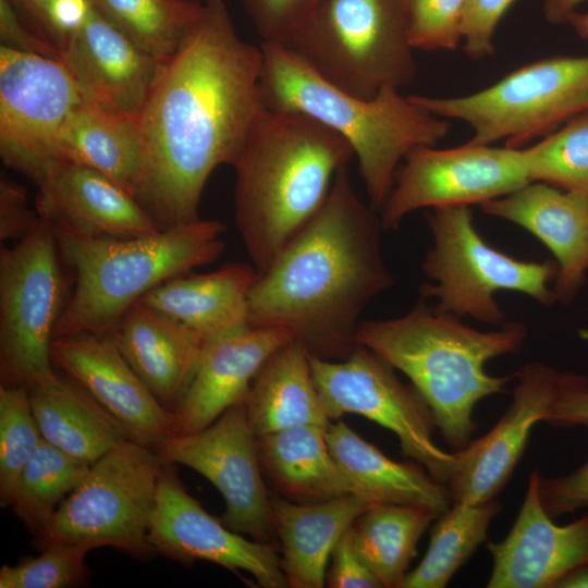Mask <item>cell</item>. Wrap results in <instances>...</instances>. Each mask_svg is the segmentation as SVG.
Here are the masks:
<instances>
[{"instance_id": "9", "label": "cell", "mask_w": 588, "mask_h": 588, "mask_svg": "<svg viewBox=\"0 0 588 588\" xmlns=\"http://www.w3.org/2000/svg\"><path fill=\"white\" fill-rule=\"evenodd\" d=\"M408 97L438 117L471 126L470 144L505 139V146L522 148L588 112V56L541 59L466 96Z\"/></svg>"}, {"instance_id": "23", "label": "cell", "mask_w": 588, "mask_h": 588, "mask_svg": "<svg viewBox=\"0 0 588 588\" xmlns=\"http://www.w3.org/2000/svg\"><path fill=\"white\" fill-rule=\"evenodd\" d=\"M480 206L485 213L524 228L551 250L559 268L556 301L571 303L588 270V196L536 181Z\"/></svg>"}, {"instance_id": "26", "label": "cell", "mask_w": 588, "mask_h": 588, "mask_svg": "<svg viewBox=\"0 0 588 588\" xmlns=\"http://www.w3.org/2000/svg\"><path fill=\"white\" fill-rule=\"evenodd\" d=\"M258 277L253 265L232 262L208 273H186L168 280L136 303L208 340L248 323V295Z\"/></svg>"}, {"instance_id": "33", "label": "cell", "mask_w": 588, "mask_h": 588, "mask_svg": "<svg viewBox=\"0 0 588 588\" xmlns=\"http://www.w3.org/2000/svg\"><path fill=\"white\" fill-rule=\"evenodd\" d=\"M502 511L497 500L453 503L438 516L428 550L402 588H444L461 566L487 540L492 519Z\"/></svg>"}, {"instance_id": "30", "label": "cell", "mask_w": 588, "mask_h": 588, "mask_svg": "<svg viewBox=\"0 0 588 588\" xmlns=\"http://www.w3.org/2000/svg\"><path fill=\"white\" fill-rule=\"evenodd\" d=\"M62 160L90 167L139 199L146 174V147L138 118L85 105L66 119L59 137ZM140 204V203H139Z\"/></svg>"}, {"instance_id": "32", "label": "cell", "mask_w": 588, "mask_h": 588, "mask_svg": "<svg viewBox=\"0 0 588 588\" xmlns=\"http://www.w3.org/2000/svg\"><path fill=\"white\" fill-rule=\"evenodd\" d=\"M434 518L424 506L377 504L352 524L356 551L382 588L403 587L417 543Z\"/></svg>"}, {"instance_id": "8", "label": "cell", "mask_w": 588, "mask_h": 588, "mask_svg": "<svg viewBox=\"0 0 588 588\" xmlns=\"http://www.w3.org/2000/svg\"><path fill=\"white\" fill-rule=\"evenodd\" d=\"M427 222L433 243L422 271L433 283L420 286V297L436 298L437 310L502 326L498 291L519 292L544 306L556 301L548 284L558 275V264L520 260L493 248L475 229L469 206L432 208Z\"/></svg>"}, {"instance_id": "22", "label": "cell", "mask_w": 588, "mask_h": 588, "mask_svg": "<svg viewBox=\"0 0 588 588\" xmlns=\"http://www.w3.org/2000/svg\"><path fill=\"white\" fill-rule=\"evenodd\" d=\"M291 341L294 338L285 329L248 323L208 339L195 376L174 412V434L199 431L244 402L266 360Z\"/></svg>"}, {"instance_id": "5", "label": "cell", "mask_w": 588, "mask_h": 588, "mask_svg": "<svg viewBox=\"0 0 588 588\" xmlns=\"http://www.w3.org/2000/svg\"><path fill=\"white\" fill-rule=\"evenodd\" d=\"M260 78L266 108L306 114L342 136L358 160L369 206L379 212L405 156L434 146L449 131L446 119L385 87L363 99L332 85L287 47L262 44Z\"/></svg>"}, {"instance_id": "19", "label": "cell", "mask_w": 588, "mask_h": 588, "mask_svg": "<svg viewBox=\"0 0 588 588\" xmlns=\"http://www.w3.org/2000/svg\"><path fill=\"white\" fill-rule=\"evenodd\" d=\"M61 61L83 105L132 118L139 117L161 64L93 4L85 22L63 46Z\"/></svg>"}, {"instance_id": "46", "label": "cell", "mask_w": 588, "mask_h": 588, "mask_svg": "<svg viewBox=\"0 0 588 588\" xmlns=\"http://www.w3.org/2000/svg\"><path fill=\"white\" fill-rule=\"evenodd\" d=\"M0 41L14 51L61 60V50L33 29L9 0H0Z\"/></svg>"}, {"instance_id": "4", "label": "cell", "mask_w": 588, "mask_h": 588, "mask_svg": "<svg viewBox=\"0 0 588 588\" xmlns=\"http://www.w3.org/2000/svg\"><path fill=\"white\" fill-rule=\"evenodd\" d=\"M439 311L420 297L405 315L360 321L357 345L365 346L402 371L429 406L437 429L455 451L464 449L478 428L473 412L482 399L505 392L514 377H494L488 360L518 353L527 330L504 322L499 330L479 331Z\"/></svg>"}, {"instance_id": "49", "label": "cell", "mask_w": 588, "mask_h": 588, "mask_svg": "<svg viewBox=\"0 0 588 588\" xmlns=\"http://www.w3.org/2000/svg\"><path fill=\"white\" fill-rule=\"evenodd\" d=\"M543 13L548 22L566 23L568 16L585 0H541Z\"/></svg>"}, {"instance_id": "25", "label": "cell", "mask_w": 588, "mask_h": 588, "mask_svg": "<svg viewBox=\"0 0 588 588\" xmlns=\"http://www.w3.org/2000/svg\"><path fill=\"white\" fill-rule=\"evenodd\" d=\"M370 506L354 493L319 502L270 497L273 526L281 544V569L287 587H324L334 546Z\"/></svg>"}, {"instance_id": "1", "label": "cell", "mask_w": 588, "mask_h": 588, "mask_svg": "<svg viewBox=\"0 0 588 588\" xmlns=\"http://www.w3.org/2000/svg\"><path fill=\"white\" fill-rule=\"evenodd\" d=\"M203 3L138 117L147 157L138 201L161 230L199 219L210 174L233 164L265 108L261 47L237 35L223 0Z\"/></svg>"}, {"instance_id": "11", "label": "cell", "mask_w": 588, "mask_h": 588, "mask_svg": "<svg viewBox=\"0 0 588 588\" xmlns=\"http://www.w3.org/2000/svg\"><path fill=\"white\" fill-rule=\"evenodd\" d=\"M52 224L34 229L0 252L1 384L28 387L52 371L51 345L64 308Z\"/></svg>"}, {"instance_id": "43", "label": "cell", "mask_w": 588, "mask_h": 588, "mask_svg": "<svg viewBox=\"0 0 588 588\" xmlns=\"http://www.w3.org/2000/svg\"><path fill=\"white\" fill-rule=\"evenodd\" d=\"M329 588H382L354 546L351 527L338 540L327 572Z\"/></svg>"}, {"instance_id": "20", "label": "cell", "mask_w": 588, "mask_h": 588, "mask_svg": "<svg viewBox=\"0 0 588 588\" xmlns=\"http://www.w3.org/2000/svg\"><path fill=\"white\" fill-rule=\"evenodd\" d=\"M539 475L538 470L530 474L507 536L487 543L492 556L488 588H554L588 565V514L564 526L554 524L540 502Z\"/></svg>"}, {"instance_id": "15", "label": "cell", "mask_w": 588, "mask_h": 588, "mask_svg": "<svg viewBox=\"0 0 588 588\" xmlns=\"http://www.w3.org/2000/svg\"><path fill=\"white\" fill-rule=\"evenodd\" d=\"M156 451L164 461L199 473L218 489L225 504L220 519L229 529L273 543L270 497L244 402L199 431L168 437Z\"/></svg>"}, {"instance_id": "10", "label": "cell", "mask_w": 588, "mask_h": 588, "mask_svg": "<svg viewBox=\"0 0 588 588\" xmlns=\"http://www.w3.org/2000/svg\"><path fill=\"white\" fill-rule=\"evenodd\" d=\"M164 462L155 449L132 439L111 449L61 502L35 537L37 547L66 541L140 559L152 555L148 534Z\"/></svg>"}, {"instance_id": "6", "label": "cell", "mask_w": 588, "mask_h": 588, "mask_svg": "<svg viewBox=\"0 0 588 588\" xmlns=\"http://www.w3.org/2000/svg\"><path fill=\"white\" fill-rule=\"evenodd\" d=\"M52 228L61 258L75 272L74 291L54 338L110 334L146 293L211 264L225 246V225L200 218L131 238L89 236L56 224Z\"/></svg>"}, {"instance_id": "21", "label": "cell", "mask_w": 588, "mask_h": 588, "mask_svg": "<svg viewBox=\"0 0 588 588\" xmlns=\"http://www.w3.org/2000/svg\"><path fill=\"white\" fill-rule=\"evenodd\" d=\"M35 183L36 212L52 224L84 235L114 238L161 231L135 197L85 164L57 161Z\"/></svg>"}, {"instance_id": "17", "label": "cell", "mask_w": 588, "mask_h": 588, "mask_svg": "<svg viewBox=\"0 0 588 588\" xmlns=\"http://www.w3.org/2000/svg\"><path fill=\"white\" fill-rule=\"evenodd\" d=\"M514 375L517 383L510 406L481 438L455 451L448 482L453 503H480L497 499L522 458L530 432L544 421L553 404L560 373L540 362Z\"/></svg>"}, {"instance_id": "16", "label": "cell", "mask_w": 588, "mask_h": 588, "mask_svg": "<svg viewBox=\"0 0 588 588\" xmlns=\"http://www.w3.org/2000/svg\"><path fill=\"white\" fill-rule=\"evenodd\" d=\"M148 540L154 553L183 564L208 561L244 571L262 588L287 587L273 543L248 540L210 515L185 489L175 464L164 462Z\"/></svg>"}, {"instance_id": "28", "label": "cell", "mask_w": 588, "mask_h": 588, "mask_svg": "<svg viewBox=\"0 0 588 588\" xmlns=\"http://www.w3.org/2000/svg\"><path fill=\"white\" fill-rule=\"evenodd\" d=\"M27 389L42 439L78 460L91 464L131 439L106 409L59 370Z\"/></svg>"}, {"instance_id": "13", "label": "cell", "mask_w": 588, "mask_h": 588, "mask_svg": "<svg viewBox=\"0 0 588 588\" xmlns=\"http://www.w3.org/2000/svg\"><path fill=\"white\" fill-rule=\"evenodd\" d=\"M403 161L379 211L383 229H396L421 208L481 205L532 182L523 148L468 142L446 149L419 146Z\"/></svg>"}, {"instance_id": "37", "label": "cell", "mask_w": 588, "mask_h": 588, "mask_svg": "<svg viewBox=\"0 0 588 588\" xmlns=\"http://www.w3.org/2000/svg\"><path fill=\"white\" fill-rule=\"evenodd\" d=\"M42 440L27 387L0 385V503L10 506L20 475Z\"/></svg>"}, {"instance_id": "45", "label": "cell", "mask_w": 588, "mask_h": 588, "mask_svg": "<svg viewBox=\"0 0 588 588\" xmlns=\"http://www.w3.org/2000/svg\"><path fill=\"white\" fill-rule=\"evenodd\" d=\"M39 220L37 212L28 207L24 186L9 176L0 179V240H21L26 236Z\"/></svg>"}, {"instance_id": "35", "label": "cell", "mask_w": 588, "mask_h": 588, "mask_svg": "<svg viewBox=\"0 0 588 588\" xmlns=\"http://www.w3.org/2000/svg\"><path fill=\"white\" fill-rule=\"evenodd\" d=\"M89 467L42 439L20 475L10 506L36 537Z\"/></svg>"}, {"instance_id": "36", "label": "cell", "mask_w": 588, "mask_h": 588, "mask_svg": "<svg viewBox=\"0 0 588 588\" xmlns=\"http://www.w3.org/2000/svg\"><path fill=\"white\" fill-rule=\"evenodd\" d=\"M523 149L532 182L588 196V112Z\"/></svg>"}, {"instance_id": "42", "label": "cell", "mask_w": 588, "mask_h": 588, "mask_svg": "<svg viewBox=\"0 0 588 588\" xmlns=\"http://www.w3.org/2000/svg\"><path fill=\"white\" fill-rule=\"evenodd\" d=\"M588 428V424L585 425ZM538 492L542 507L552 518L588 507V461L559 477L539 475Z\"/></svg>"}, {"instance_id": "7", "label": "cell", "mask_w": 588, "mask_h": 588, "mask_svg": "<svg viewBox=\"0 0 588 588\" xmlns=\"http://www.w3.org/2000/svg\"><path fill=\"white\" fill-rule=\"evenodd\" d=\"M322 78L363 99L417 75L407 0H322L287 46Z\"/></svg>"}, {"instance_id": "29", "label": "cell", "mask_w": 588, "mask_h": 588, "mask_svg": "<svg viewBox=\"0 0 588 588\" xmlns=\"http://www.w3.org/2000/svg\"><path fill=\"white\" fill-rule=\"evenodd\" d=\"M327 429L304 425L256 437L262 474L280 495L319 502L354 493L329 449Z\"/></svg>"}, {"instance_id": "41", "label": "cell", "mask_w": 588, "mask_h": 588, "mask_svg": "<svg viewBox=\"0 0 588 588\" xmlns=\"http://www.w3.org/2000/svg\"><path fill=\"white\" fill-rule=\"evenodd\" d=\"M515 0H467L463 19V51L474 60L494 52L497 26Z\"/></svg>"}, {"instance_id": "40", "label": "cell", "mask_w": 588, "mask_h": 588, "mask_svg": "<svg viewBox=\"0 0 588 588\" xmlns=\"http://www.w3.org/2000/svg\"><path fill=\"white\" fill-rule=\"evenodd\" d=\"M322 0H240L260 42L287 47Z\"/></svg>"}, {"instance_id": "39", "label": "cell", "mask_w": 588, "mask_h": 588, "mask_svg": "<svg viewBox=\"0 0 588 588\" xmlns=\"http://www.w3.org/2000/svg\"><path fill=\"white\" fill-rule=\"evenodd\" d=\"M467 0H407V35L414 50H455L463 40Z\"/></svg>"}, {"instance_id": "27", "label": "cell", "mask_w": 588, "mask_h": 588, "mask_svg": "<svg viewBox=\"0 0 588 588\" xmlns=\"http://www.w3.org/2000/svg\"><path fill=\"white\" fill-rule=\"evenodd\" d=\"M326 438L354 494L370 505H418L430 510L437 517L452 505L448 485L436 480L418 463L389 458L345 422H332Z\"/></svg>"}, {"instance_id": "12", "label": "cell", "mask_w": 588, "mask_h": 588, "mask_svg": "<svg viewBox=\"0 0 588 588\" xmlns=\"http://www.w3.org/2000/svg\"><path fill=\"white\" fill-rule=\"evenodd\" d=\"M311 375L331 421L357 414L392 431L404 455L448 485L455 454L432 439L433 415L417 390L402 383L394 367L369 348L357 345L341 360L308 354Z\"/></svg>"}, {"instance_id": "3", "label": "cell", "mask_w": 588, "mask_h": 588, "mask_svg": "<svg viewBox=\"0 0 588 588\" xmlns=\"http://www.w3.org/2000/svg\"><path fill=\"white\" fill-rule=\"evenodd\" d=\"M353 157L351 145L315 119L264 108L232 164L235 224L259 274L319 211Z\"/></svg>"}, {"instance_id": "51", "label": "cell", "mask_w": 588, "mask_h": 588, "mask_svg": "<svg viewBox=\"0 0 588 588\" xmlns=\"http://www.w3.org/2000/svg\"><path fill=\"white\" fill-rule=\"evenodd\" d=\"M576 34L585 40H588V12L574 11L567 19V22Z\"/></svg>"}, {"instance_id": "50", "label": "cell", "mask_w": 588, "mask_h": 588, "mask_svg": "<svg viewBox=\"0 0 588 588\" xmlns=\"http://www.w3.org/2000/svg\"><path fill=\"white\" fill-rule=\"evenodd\" d=\"M554 588H588V565L563 577Z\"/></svg>"}, {"instance_id": "34", "label": "cell", "mask_w": 588, "mask_h": 588, "mask_svg": "<svg viewBox=\"0 0 588 588\" xmlns=\"http://www.w3.org/2000/svg\"><path fill=\"white\" fill-rule=\"evenodd\" d=\"M112 25L162 63L199 20L203 0H90Z\"/></svg>"}, {"instance_id": "14", "label": "cell", "mask_w": 588, "mask_h": 588, "mask_svg": "<svg viewBox=\"0 0 588 588\" xmlns=\"http://www.w3.org/2000/svg\"><path fill=\"white\" fill-rule=\"evenodd\" d=\"M82 103L61 60L0 46V155L8 167L36 182L62 160L60 132Z\"/></svg>"}, {"instance_id": "48", "label": "cell", "mask_w": 588, "mask_h": 588, "mask_svg": "<svg viewBox=\"0 0 588 588\" xmlns=\"http://www.w3.org/2000/svg\"><path fill=\"white\" fill-rule=\"evenodd\" d=\"M9 2L33 29L54 44L50 23L53 0H9Z\"/></svg>"}, {"instance_id": "38", "label": "cell", "mask_w": 588, "mask_h": 588, "mask_svg": "<svg viewBox=\"0 0 588 588\" xmlns=\"http://www.w3.org/2000/svg\"><path fill=\"white\" fill-rule=\"evenodd\" d=\"M95 548L88 543L56 541L40 548L36 556L21 559L0 568V588H69L87 583L90 571L86 555Z\"/></svg>"}, {"instance_id": "18", "label": "cell", "mask_w": 588, "mask_h": 588, "mask_svg": "<svg viewBox=\"0 0 588 588\" xmlns=\"http://www.w3.org/2000/svg\"><path fill=\"white\" fill-rule=\"evenodd\" d=\"M51 358L53 366L82 387L132 440L156 450L174 434V414L154 396L110 334L54 338Z\"/></svg>"}, {"instance_id": "24", "label": "cell", "mask_w": 588, "mask_h": 588, "mask_svg": "<svg viewBox=\"0 0 588 588\" xmlns=\"http://www.w3.org/2000/svg\"><path fill=\"white\" fill-rule=\"evenodd\" d=\"M110 335L154 396L174 414L207 340L140 303L128 308Z\"/></svg>"}, {"instance_id": "2", "label": "cell", "mask_w": 588, "mask_h": 588, "mask_svg": "<svg viewBox=\"0 0 588 588\" xmlns=\"http://www.w3.org/2000/svg\"><path fill=\"white\" fill-rule=\"evenodd\" d=\"M378 213L341 167L322 207L253 285L248 324L285 329L319 358L348 357L363 310L394 284Z\"/></svg>"}, {"instance_id": "44", "label": "cell", "mask_w": 588, "mask_h": 588, "mask_svg": "<svg viewBox=\"0 0 588 588\" xmlns=\"http://www.w3.org/2000/svg\"><path fill=\"white\" fill-rule=\"evenodd\" d=\"M544 422L554 427L588 424V380L577 373H560L553 404Z\"/></svg>"}, {"instance_id": "31", "label": "cell", "mask_w": 588, "mask_h": 588, "mask_svg": "<svg viewBox=\"0 0 588 588\" xmlns=\"http://www.w3.org/2000/svg\"><path fill=\"white\" fill-rule=\"evenodd\" d=\"M244 404L256 437L297 426L329 428L332 424L315 384L308 353L296 341L266 360Z\"/></svg>"}, {"instance_id": "47", "label": "cell", "mask_w": 588, "mask_h": 588, "mask_svg": "<svg viewBox=\"0 0 588 588\" xmlns=\"http://www.w3.org/2000/svg\"><path fill=\"white\" fill-rule=\"evenodd\" d=\"M90 0H53L50 23L54 44L62 50L68 38L85 22Z\"/></svg>"}]
</instances>
